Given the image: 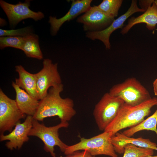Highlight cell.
<instances>
[{
	"instance_id": "obj_27",
	"label": "cell",
	"mask_w": 157,
	"mask_h": 157,
	"mask_svg": "<svg viewBox=\"0 0 157 157\" xmlns=\"http://www.w3.org/2000/svg\"><path fill=\"white\" fill-rule=\"evenodd\" d=\"M6 21L4 19L0 18V26H5L6 24Z\"/></svg>"
},
{
	"instance_id": "obj_23",
	"label": "cell",
	"mask_w": 157,
	"mask_h": 157,
	"mask_svg": "<svg viewBox=\"0 0 157 157\" xmlns=\"http://www.w3.org/2000/svg\"><path fill=\"white\" fill-rule=\"evenodd\" d=\"M32 29L31 27H26L22 28L10 30L0 29V36L25 37L32 33Z\"/></svg>"
},
{
	"instance_id": "obj_13",
	"label": "cell",
	"mask_w": 157,
	"mask_h": 157,
	"mask_svg": "<svg viewBox=\"0 0 157 157\" xmlns=\"http://www.w3.org/2000/svg\"><path fill=\"white\" fill-rule=\"evenodd\" d=\"M92 0H73L68 11L63 17L59 19L50 16L48 21L51 25V33L56 34L62 25L66 22L69 21L85 12L91 6Z\"/></svg>"
},
{
	"instance_id": "obj_8",
	"label": "cell",
	"mask_w": 157,
	"mask_h": 157,
	"mask_svg": "<svg viewBox=\"0 0 157 157\" xmlns=\"http://www.w3.org/2000/svg\"><path fill=\"white\" fill-rule=\"evenodd\" d=\"M42 68L35 74L37 92L40 100L46 96L49 88L62 83L57 63H53L51 59H45Z\"/></svg>"
},
{
	"instance_id": "obj_29",
	"label": "cell",
	"mask_w": 157,
	"mask_h": 157,
	"mask_svg": "<svg viewBox=\"0 0 157 157\" xmlns=\"http://www.w3.org/2000/svg\"><path fill=\"white\" fill-rule=\"evenodd\" d=\"M154 2L157 6V0H154Z\"/></svg>"
},
{
	"instance_id": "obj_5",
	"label": "cell",
	"mask_w": 157,
	"mask_h": 157,
	"mask_svg": "<svg viewBox=\"0 0 157 157\" xmlns=\"http://www.w3.org/2000/svg\"><path fill=\"white\" fill-rule=\"evenodd\" d=\"M69 125L67 122H61L56 125L47 127L33 119L32 127L28 136H36L40 138L44 144V150L49 153L52 157H56L54 152L55 146H58L60 151L64 152L69 146L60 138L59 130L62 128H67Z\"/></svg>"
},
{
	"instance_id": "obj_7",
	"label": "cell",
	"mask_w": 157,
	"mask_h": 157,
	"mask_svg": "<svg viewBox=\"0 0 157 157\" xmlns=\"http://www.w3.org/2000/svg\"><path fill=\"white\" fill-rule=\"evenodd\" d=\"M18 106L15 100L9 98L0 89V131L10 132L20 120L25 118Z\"/></svg>"
},
{
	"instance_id": "obj_15",
	"label": "cell",
	"mask_w": 157,
	"mask_h": 157,
	"mask_svg": "<svg viewBox=\"0 0 157 157\" xmlns=\"http://www.w3.org/2000/svg\"><path fill=\"white\" fill-rule=\"evenodd\" d=\"M12 86L16 93L15 100L20 110L26 115L33 116L38 108L40 101L19 88L13 81Z\"/></svg>"
},
{
	"instance_id": "obj_24",
	"label": "cell",
	"mask_w": 157,
	"mask_h": 157,
	"mask_svg": "<svg viewBox=\"0 0 157 157\" xmlns=\"http://www.w3.org/2000/svg\"><path fill=\"white\" fill-rule=\"evenodd\" d=\"M66 155L65 157H95L86 150L76 151Z\"/></svg>"
},
{
	"instance_id": "obj_2",
	"label": "cell",
	"mask_w": 157,
	"mask_h": 157,
	"mask_svg": "<svg viewBox=\"0 0 157 157\" xmlns=\"http://www.w3.org/2000/svg\"><path fill=\"white\" fill-rule=\"evenodd\" d=\"M156 105L157 98L155 97L136 106L124 103L104 131L110 133L113 136L122 129L135 126L143 121L150 114L151 108Z\"/></svg>"
},
{
	"instance_id": "obj_18",
	"label": "cell",
	"mask_w": 157,
	"mask_h": 157,
	"mask_svg": "<svg viewBox=\"0 0 157 157\" xmlns=\"http://www.w3.org/2000/svg\"><path fill=\"white\" fill-rule=\"evenodd\" d=\"M21 50L28 57L40 60L43 58L39 46L38 36L32 33L24 37V42Z\"/></svg>"
},
{
	"instance_id": "obj_11",
	"label": "cell",
	"mask_w": 157,
	"mask_h": 157,
	"mask_svg": "<svg viewBox=\"0 0 157 157\" xmlns=\"http://www.w3.org/2000/svg\"><path fill=\"white\" fill-rule=\"evenodd\" d=\"M115 19V18L104 13L97 6H94L79 17L76 21L83 24V30L88 32L103 30L108 27Z\"/></svg>"
},
{
	"instance_id": "obj_19",
	"label": "cell",
	"mask_w": 157,
	"mask_h": 157,
	"mask_svg": "<svg viewBox=\"0 0 157 157\" xmlns=\"http://www.w3.org/2000/svg\"><path fill=\"white\" fill-rule=\"evenodd\" d=\"M157 109L151 116L134 127L124 130L122 133L124 135L131 137L136 133L143 130L154 131L157 135Z\"/></svg>"
},
{
	"instance_id": "obj_3",
	"label": "cell",
	"mask_w": 157,
	"mask_h": 157,
	"mask_svg": "<svg viewBox=\"0 0 157 157\" xmlns=\"http://www.w3.org/2000/svg\"><path fill=\"white\" fill-rule=\"evenodd\" d=\"M112 136L110 133L104 131L89 138H81L78 143L69 146L64 153L67 155L76 151L86 150L94 156L104 155L118 157L112 142Z\"/></svg>"
},
{
	"instance_id": "obj_4",
	"label": "cell",
	"mask_w": 157,
	"mask_h": 157,
	"mask_svg": "<svg viewBox=\"0 0 157 157\" xmlns=\"http://www.w3.org/2000/svg\"><path fill=\"white\" fill-rule=\"evenodd\" d=\"M109 92L121 99L125 104L133 106L140 104L151 98L145 87L133 77L113 85Z\"/></svg>"
},
{
	"instance_id": "obj_14",
	"label": "cell",
	"mask_w": 157,
	"mask_h": 157,
	"mask_svg": "<svg viewBox=\"0 0 157 157\" xmlns=\"http://www.w3.org/2000/svg\"><path fill=\"white\" fill-rule=\"evenodd\" d=\"M111 141L116 152L124 153V147L127 144H132L138 147L157 151V145L149 139L142 137L136 138L128 137L122 133L117 132L111 137Z\"/></svg>"
},
{
	"instance_id": "obj_26",
	"label": "cell",
	"mask_w": 157,
	"mask_h": 157,
	"mask_svg": "<svg viewBox=\"0 0 157 157\" xmlns=\"http://www.w3.org/2000/svg\"><path fill=\"white\" fill-rule=\"evenodd\" d=\"M153 86L154 94L157 96V78L154 81Z\"/></svg>"
},
{
	"instance_id": "obj_22",
	"label": "cell",
	"mask_w": 157,
	"mask_h": 157,
	"mask_svg": "<svg viewBox=\"0 0 157 157\" xmlns=\"http://www.w3.org/2000/svg\"><path fill=\"white\" fill-rule=\"evenodd\" d=\"M24 40V37L3 36L0 37L1 49L10 47L21 50Z\"/></svg>"
},
{
	"instance_id": "obj_1",
	"label": "cell",
	"mask_w": 157,
	"mask_h": 157,
	"mask_svg": "<svg viewBox=\"0 0 157 157\" xmlns=\"http://www.w3.org/2000/svg\"><path fill=\"white\" fill-rule=\"evenodd\" d=\"M63 90L62 83L50 88L46 96L40 100L34 119L42 121L45 118L58 116L61 122L70 121L76 114L74 102L69 98H63L60 93Z\"/></svg>"
},
{
	"instance_id": "obj_17",
	"label": "cell",
	"mask_w": 157,
	"mask_h": 157,
	"mask_svg": "<svg viewBox=\"0 0 157 157\" xmlns=\"http://www.w3.org/2000/svg\"><path fill=\"white\" fill-rule=\"evenodd\" d=\"M15 68V71L19 76L18 78H15V84L29 94L39 100L37 92L35 74L29 72L21 65L16 66Z\"/></svg>"
},
{
	"instance_id": "obj_9",
	"label": "cell",
	"mask_w": 157,
	"mask_h": 157,
	"mask_svg": "<svg viewBox=\"0 0 157 157\" xmlns=\"http://www.w3.org/2000/svg\"><path fill=\"white\" fill-rule=\"evenodd\" d=\"M30 0H25L15 4L8 3L1 0L0 5L6 15L10 26L14 28L22 20L27 18L32 19L35 21L44 17V14L40 11L35 12L29 8Z\"/></svg>"
},
{
	"instance_id": "obj_16",
	"label": "cell",
	"mask_w": 157,
	"mask_h": 157,
	"mask_svg": "<svg viewBox=\"0 0 157 157\" xmlns=\"http://www.w3.org/2000/svg\"><path fill=\"white\" fill-rule=\"evenodd\" d=\"M141 23L146 24V28L150 30L155 28L157 24V6L154 2L141 15L129 19L128 24L122 28L121 33L125 34L134 25Z\"/></svg>"
},
{
	"instance_id": "obj_25",
	"label": "cell",
	"mask_w": 157,
	"mask_h": 157,
	"mask_svg": "<svg viewBox=\"0 0 157 157\" xmlns=\"http://www.w3.org/2000/svg\"><path fill=\"white\" fill-rule=\"evenodd\" d=\"M154 0H140L139 1L140 4L141 9L146 11L150 6H151L154 2Z\"/></svg>"
},
{
	"instance_id": "obj_12",
	"label": "cell",
	"mask_w": 157,
	"mask_h": 157,
	"mask_svg": "<svg viewBox=\"0 0 157 157\" xmlns=\"http://www.w3.org/2000/svg\"><path fill=\"white\" fill-rule=\"evenodd\" d=\"M33 119V116L27 115L23 122H18L9 134H1L0 141L8 140L6 146L10 150L20 149L24 143L29 140L28 134L32 127Z\"/></svg>"
},
{
	"instance_id": "obj_28",
	"label": "cell",
	"mask_w": 157,
	"mask_h": 157,
	"mask_svg": "<svg viewBox=\"0 0 157 157\" xmlns=\"http://www.w3.org/2000/svg\"><path fill=\"white\" fill-rule=\"evenodd\" d=\"M144 157H157V155L155 156H153V155H149Z\"/></svg>"
},
{
	"instance_id": "obj_6",
	"label": "cell",
	"mask_w": 157,
	"mask_h": 157,
	"mask_svg": "<svg viewBox=\"0 0 157 157\" xmlns=\"http://www.w3.org/2000/svg\"><path fill=\"white\" fill-rule=\"evenodd\" d=\"M120 98L109 92L105 93L95 105L93 115L99 130L104 131L115 117L124 104Z\"/></svg>"
},
{
	"instance_id": "obj_21",
	"label": "cell",
	"mask_w": 157,
	"mask_h": 157,
	"mask_svg": "<svg viewBox=\"0 0 157 157\" xmlns=\"http://www.w3.org/2000/svg\"><path fill=\"white\" fill-rule=\"evenodd\" d=\"M153 149L140 147L132 144H127L124 147L122 157H144L153 155Z\"/></svg>"
},
{
	"instance_id": "obj_20",
	"label": "cell",
	"mask_w": 157,
	"mask_h": 157,
	"mask_svg": "<svg viewBox=\"0 0 157 157\" xmlns=\"http://www.w3.org/2000/svg\"><path fill=\"white\" fill-rule=\"evenodd\" d=\"M122 2V0H104L97 7L106 15L115 18L118 15Z\"/></svg>"
},
{
	"instance_id": "obj_10",
	"label": "cell",
	"mask_w": 157,
	"mask_h": 157,
	"mask_svg": "<svg viewBox=\"0 0 157 157\" xmlns=\"http://www.w3.org/2000/svg\"><path fill=\"white\" fill-rule=\"evenodd\" d=\"M145 11L138 7L136 0H132L130 6L127 11L115 19L108 27L99 31L87 32L86 36L92 40H98L101 41L104 44L106 49H110L111 45L109 39L112 33L117 29L122 28L125 21L134 13L138 12H144Z\"/></svg>"
}]
</instances>
